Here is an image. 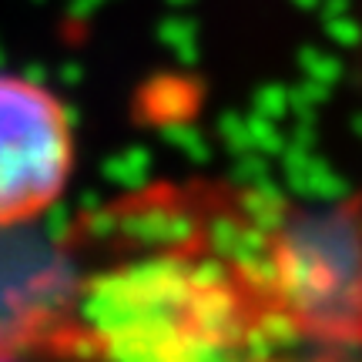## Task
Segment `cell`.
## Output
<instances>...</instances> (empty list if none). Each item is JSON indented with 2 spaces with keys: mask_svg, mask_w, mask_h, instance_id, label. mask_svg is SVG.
Here are the masks:
<instances>
[{
  "mask_svg": "<svg viewBox=\"0 0 362 362\" xmlns=\"http://www.w3.org/2000/svg\"><path fill=\"white\" fill-rule=\"evenodd\" d=\"M84 298L101 362H272L362 315V211L194 185L141 211Z\"/></svg>",
  "mask_w": 362,
  "mask_h": 362,
  "instance_id": "1",
  "label": "cell"
},
{
  "mask_svg": "<svg viewBox=\"0 0 362 362\" xmlns=\"http://www.w3.org/2000/svg\"><path fill=\"white\" fill-rule=\"evenodd\" d=\"M74 171L64 101L34 78L0 71V228L40 218Z\"/></svg>",
  "mask_w": 362,
  "mask_h": 362,
  "instance_id": "2",
  "label": "cell"
},
{
  "mask_svg": "<svg viewBox=\"0 0 362 362\" xmlns=\"http://www.w3.org/2000/svg\"><path fill=\"white\" fill-rule=\"evenodd\" d=\"M272 362H362V315L305 339Z\"/></svg>",
  "mask_w": 362,
  "mask_h": 362,
  "instance_id": "3",
  "label": "cell"
},
{
  "mask_svg": "<svg viewBox=\"0 0 362 362\" xmlns=\"http://www.w3.org/2000/svg\"><path fill=\"white\" fill-rule=\"evenodd\" d=\"M0 362H11V359H7V356H0Z\"/></svg>",
  "mask_w": 362,
  "mask_h": 362,
  "instance_id": "4",
  "label": "cell"
}]
</instances>
